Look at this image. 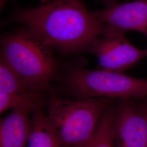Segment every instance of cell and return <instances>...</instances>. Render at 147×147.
I'll use <instances>...</instances> for the list:
<instances>
[{
  "label": "cell",
  "instance_id": "obj_1",
  "mask_svg": "<svg viewBox=\"0 0 147 147\" xmlns=\"http://www.w3.org/2000/svg\"><path fill=\"white\" fill-rule=\"evenodd\" d=\"M23 24L54 51L64 56L91 53L105 27L83 0H51L19 8L2 22Z\"/></svg>",
  "mask_w": 147,
  "mask_h": 147
},
{
  "label": "cell",
  "instance_id": "obj_2",
  "mask_svg": "<svg viewBox=\"0 0 147 147\" xmlns=\"http://www.w3.org/2000/svg\"><path fill=\"white\" fill-rule=\"evenodd\" d=\"M79 58L62 64L58 90L74 99L109 98L131 100L147 98V80L102 69L86 68Z\"/></svg>",
  "mask_w": 147,
  "mask_h": 147
},
{
  "label": "cell",
  "instance_id": "obj_3",
  "mask_svg": "<svg viewBox=\"0 0 147 147\" xmlns=\"http://www.w3.org/2000/svg\"><path fill=\"white\" fill-rule=\"evenodd\" d=\"M1 56L34 90L50 92L62 63L54 50L25 27L1 36Z\"/></svg>",
  "mask_w": 147,
  "mask_h": 147
},
{
  "label": "cell",
  "instance_id": "obj_4",
  "mask_svg": "<svg viewBox=\"0 0 147 147\" xmlns=\"http://www.w3.org/2000/svg\"><path fill=\"white\" fill-rule=\"evenodd\" d=\"M113 99H64L53 89L46 99L45 116L60 147H80L92 138Z\"/></svg>",
  "mask_w": 147,
  "mask_h": 147
},
{
  "label": "cell",
  "instance_id": "obj_5",
  "mask_svg": "<svg viewBox=\"0 0 147 147\" xmlns=\"http://www.w3.org/2000/svg\"><path fill=\"white\" fill-rule=\"evenodd\" d=\"M91 53L96 56L101 69L124 73L147 56L146 50L133 45L125 34L104 30Z\"/></svg>",
  "mask_w": 147,
  "mask_h": 147
},
{
  "label": "cell",
  "instance_id": "obj_6",
  "mask_svg": "<svg viewBox=\"0 0 147 147\" xmlns=\"http://www.w3.org/2000/svg\"><path fill=\"white\" fill-rule=\"evenodd\" d=\"M94 14L104 25V30L124 34L138 32L147 36V0L124 3L110 2Z\"/></svg>",
  "mask_w": 147,
  "mask_h": 147
},
{
  "label": "cell",
  "instance_id": "obj_7",
  "mask_svg": "<svg viewBox=\"0 0 147 147\" xmlns=\"http://www.w3.org/2000/svg\"><path fill=\"white\" fill-rule=\"evenodd\" d=\"M116 147H146L147 117L130 100H121L117 106L115 124Z\"/></svg>",
  "mask_w": 147,
  "mask_h": 147
},
{
  "label": "cell",
  "instance_id": "obj_8",
  "mask_svg": "<svg viewBox=\"0 0 147 147\" xmlns=\"http://www.w3.org/2000/svg\"><path fill=\"white\" fill-rule=\"evenodd\" d=\"M34 104L14 109L1 119L0 147H26L32 131V112Z\"/></svg>",
  "mask_w": 147,
  "mask_h": 147
},
{
  "label": "cell",
  "instance_id": "obj_9",
  "mask_svg": "<svg viewBox=\"0 0 147 147\" xmlns=\"http://www.w3.org/2000/svg\"><path fill=\"white\" fill-rule=\"evenodd\" d=\"M45 97L38 100L32 112V126L26 147H60L45 116Z\"/></svg>",
  "mask_w": 147,
  "mask_h": 147
},
{
  "label": "cell",
  "instance_id": "obj_10",
  "mask_svg": "<svg viewBox=\"0 0 147 147\" xmlns=\"http://www.w3.org/2000/svg\"><path fill=\"white\" fill-rule=\"evenodd\" d=\"M117 106L112 101L102 116L94 134L88 142L80 147H116L115 124Z\"/></svg>",
  "mask_w": 147,
  "mask_h": 147
},
{
  "label": "cell",
  "instance_id": "obj_11",
  "mask_svg": "<svg viewBox=\"0 0 147 147\" xmlns=\"http://www.w3.org/2000/svg\"><path fill=\"white\" fill-rule=\"evenodd\" d=\"M29 90H34L30 89L20 75L0 56V92L18 93Z\"/></svg>",
  "mask_w": 147,
  "mask_h": 147
},
{
  "label": "cell",
  "instance_id": "obj_12",
  "mask_svg": "<svg viewBox=\"0 0 147 147\" xmlns=\"http://www.w3.org/2000/svg\"><path fill=\"white\" fill-rule=\"evenodd\" d=\"M49 93L41 90H29L18 93L0 92V113L27 104H34Z\"/></svg>",
  "mask_w": 147,
  "mask_h": 147
},
{
  "label": "cell",
  "instance_id": "obj_13",
  "mask_svg": "<svg viewBox=\"0 0 147 147\" xmlns=\"http://www.w3.org/2000/svg\"><path fill=\"white\" fill-rule=\"evenodd\" d=\"M139 109L147 117V103L138 106Z\"/></svg>",
  "mask_w": 147,
  "mask_h": 147
},
{
  "label": "cell",
  "instance_id": "obj_14",
  "mask_svg": "<svg viewBox=\"0 0 147 147\" xmlns=\"http://www.w3.org/2000/svg\"><path fill=\"white\" fill-rule=\"evenodd\" d=\"M10 0H0V8L1 11L3 10V8L5 7V5Z\"/></svg>",
  "mask_w": 147,
  "mask_h": 147
},
{
  "label": "cell",
  "instance_id": "obj_15",
  "mask_svg": "<svg viewBox=\"0 0 147 147\" xmlns=\"http://www.w3.org/2000/svg\"><path fill=\"white\" fill-rule=\"evenodd\" d=\"M104 1L106 2V3H110V2H115V0H104Z\"/></svg>",
  "mask_w": 147,
  "mask_h": 147
},
{
  "label": "cell",
  "instance_id": "obj_16",
  "mask_svg": "<svg viewBox=\"0 0 147 147\" xmlns=\"http://www.w3.org/2000/svg\"><path fill=\"white\" fill-rule=\"evenodd\" d=\"M146 50V53H147V50Z\"/></svg>",
  "mask_w": 147,
  "mask_h": 147
},
{
  "label": "cell",
  "instance_id": "obj_17",
  "mask_svg": "<svg viewBox=\"0 0 147 147\" xmlns=\"http://www.w3.org/2000/svg\"><path fill=\"white\" fill-rule=\"evenodd\" d=\"M146 147H147V146H146Z\"/></svg>",
  "mask_w": 147,
  "mask_h": 147
}]
</instances>
